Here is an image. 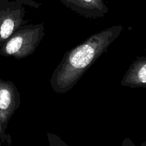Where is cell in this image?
Returning <instances> with one entry per match:
<instances>
[{"label": "cell", "instance_id": "obj_9", "mask_svg": "<svg viewBox=\"0 0 146 146\" xmlns=\"http://www.w3.org/2000/svg\"><path fill=\"white\" fill-rule=\"evenodd\" d=\"M122 146H137V145H135L130 138H126L123 140V141ZM140 146H146V142H143Z\"/></svg>", "mask_w": 146, "mask_h": 146}, {"label": "cell", "instance_id": "obj_2", "mask_svg": "<svg viewBox=\"0 0 146 146\" xmlns=\"http://www.w3.org/2000/svg\"><path fill=\"white\" fill-rule=\"evenodd\" d=\"M44 35V23L21 26L0 46V55L17 59L26 58L34 53Z\"/></svg>", "mask_w": 146, "mask_h": 146}, {"label": "cell", "instance_id": "obj_1", "mask_svg": "<svg viewBox=\"0 0 146 146\" xmlns=\"http://www.w3.org/2000/svg\"><path fill=\"white\" fill-rule=\"evenodd\" d=\"M123 29L121 25L105 29L92 34L84 42L67 51L50 78L53 91L57 94L69 91L87 70L107 51Z\"/></svg>", "mask_w": 146, "mask_h": 146}, {"label": "cell", "instance_id": "obj_6", "mask_svg": "<svg viewBox=\"0 0 146 146\" xmlns=\"http://www.w3.org/2000/svg\"><path fill=\"white\" fill-rule=\"evenodd\" d=\"M121 86L131 88L146 86V58L139 57L133 61L125 74Z\"/></svg>", "mask_w": 146, "mask_h": 146}, {"label": "cell", "instance_id": "obj_8", "mask_svg": "<svg viewBox=\"0 0 146 146\" xmlns=\"http://www.w3.org/2000/svg\"><path fill=\"white\" fill-rule=\"evenodd\" d=\"M5 130V128L0 123V144L7 143L8 145H9L11 143V136L9 134L6 133Z\"/></svg>", "mask_w": 146, "mask_h": 146}, {"label": "cell", "instance_id": "obj_5", "mask_svg": "<svg viewBox=\"0 0 146 146\" xmlns=\"http://www.w3.org/2000/svg\"><path fill=\"white\" fill-rule=\"evenodd\" d=\"M72 11L88 19L104 17L108 12V8L104 0H60Z\"/></svg>", "mask_w": 146, "mask_h": 146}, {"label": "cell", "instance_id": "obj_7", "mask_svg": "<svg viewBox=\"0 0 146 146\" xmlns=\"http://www.w3.org/2000/svg\"><path fill=\"white\" fill-rule=\"evenodd\" d=\"M47 138L49 146H69L60 137L52 133H47Z\"/></svg>", "mask_w": 146, "mask_h": 146}, {"label": "cell", "instance_id": "obj_4", "mask_svg": "<svg viewBox=\"0 0 146 146\" xmlns=\"http://www.w3.org/2000/svg\"><path fill=\"white\" fill-rule=\"evenodd\" d=\"M20 104L21 94L15 84L0 79V123L5 129Z\"/></svg>", "mask_w": 146, "mask_h": 146}, {"label": "cell", "instance_id": "obj_3", "mask_svg": "<svg viewBox=\"0 0 146 146\" xmlns=\"http://www.w3.org/2000/svg\"><path fill=\"white\" fill-rule=\"evenodd\" d=\"M25 6L38 9L41 4L32 0H0V46L17 29L27 24Z\"/></svg>", "mask_w": 146, "mask_h": 146}]
</instances>
